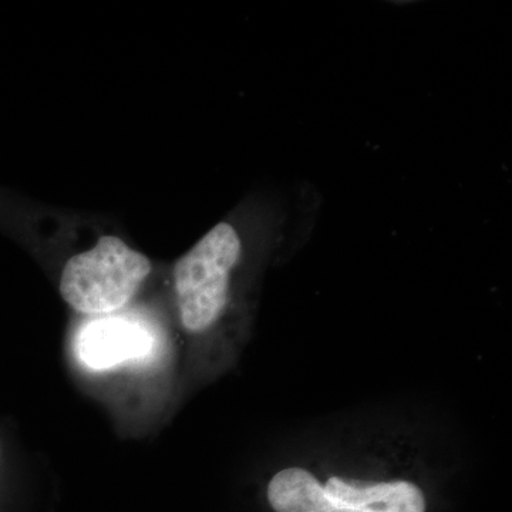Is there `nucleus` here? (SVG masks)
<instances>
[{
	"label": "nucleus",
	"instance_id": "4",
	"mask_svg": "<svg viewBox=\"0 0 512 512\" xmlns=\"http://www.w3.org/2000/svg\"><path fill=\"white\" fill-rule=\"evenodd\" d=\"M153 348L150 333L124 319H100L89 323L77 338L80 360L94 370H106L128 360L146 357Z\"/></svg>",
	"mask_w": 512,
	"mask_h": 512
},
{
	"label": "nucleus",
	"instance_id": "2",
	"mask_svg": "<svg viewBox=\"0 0 512 512\" xmlns=\"http://www.w3.org/2000/svg\"><path fill=\"white\" fill-rule=\"evenodd\" d=\"M242 255L241 231L234 221H222L175 262L178 311L188 332H205L220 320Z\"/></svg>",
	"mask_w": 512,
	"mask_h": 512
},
{
	"label": "nucleus",
	"instance_id": "3",
	"mask_svg": "<svg viewBox=\"0 0 512 512\" xmlns=\"http://www.w3.org/2000/svg\"><path fill=\"white\" fill-rule=\"evenodd\" d=\"M151 262L113 235H104L89 251L72 256L60 276V295L84 315H104L131 301Z\"/></svg>",
	"mask_w": 512,
	"mask_h": 512
},
{
	"label": "nucleus",
	"instance_id": "1",
	"mask_svg": "<svg viewBox=\"0 0 512 512\" xmlns=\"http://www.w3.org/2000/svg\"><path fill=\"white\" fill-rule=\"evenodd\" d=\"M266 495L275 512H426L423 491L410 481L352 483L330 477L322 484L301 467L278 471Z\"/></svg>",
	"mask_w": 512,
	"mask_h": 512
}]
</instances>
